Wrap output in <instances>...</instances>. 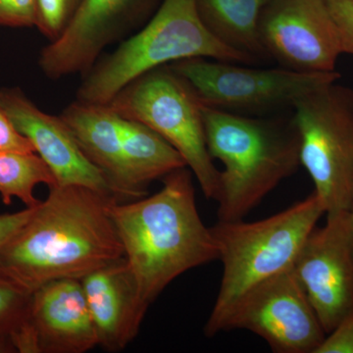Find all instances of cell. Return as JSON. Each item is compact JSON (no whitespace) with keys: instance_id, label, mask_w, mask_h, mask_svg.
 <instances>
[{"instance_id":"cell-1","label":"cell","mask_w":353,"mask_h":353,"mask_svg":"<svg viewBox=\"0 0 353 353\" xmlns=\"http://www.w3.org/2000/svg\"><path fill=\"white\" fill-rule=\"evenodd\" d=\"M111 194L81 187L50 188L46 201L0 250V272L34 292L57 279H83L124 257Z\"/></svg>"},{"instance_id":"cell-2","label":"cell","mask_w":353,"mask_h":353,"mask_svg":"<svg viewBox=\"0 0 353 353\" xmlns=\"http://www.w3.org/2000/svg\"><path fill=\"white\" fill-rule=\"evenodd\" d=\"M157 194L111 204L110 215L139 296L148 305L185 272L219 259L197 210L188 167L162 179Z\"/></svg>"},{"instance_id":"cell-3","label":"cell","mask_w":353,"mask_h":353,"mask_svg":"<svg viewBox=\"0 0 353 353\" xmlns=\"http://www.w3.org/2000/svg\"><path fill=\"white\" fill-rule=\"evenodd\" d=\"M206 145L220 171L218 221L243 220L301 166L294 120L252 117L202 105Z\"/></svg>"},{"instance_id":"cell-4","label":"cell","mask_w":353,"mask_h":353,"mask_svg":"<svg viewBox=\"0 0 353 353\" xmlns=\"http://www.w3.org/2000/svg\"><path fill=\"white\" fill-rule=\"evenodd\" d=\"M203 57L252 64L254 60L228 48L206 29L194 0H163L145 26L101 57L83 76L77 99L109 103L123 88L153 69Z\"/></svg>"},{"instance_id":"cell-5","label":"cell","mask_w":353,"mask_h":353,"mask_svg":"<svg viewBox=\"0 0 353 353\" xmlns=\"http://www.w3.org/2000/svg\"><path fill=\"white\" fill-rule=\"evenodd\" d=\"M326 213L315 192L282 212L256 221H218L211 227L217 243L223 276L219 292L204 326L209 338L231 306L246 290L294 263L304 241Z\"/></svg>"},{"instance_id":"cell-6","label":"cell","mask_w":353,"mask_h":353,"mask_svg":"<svg viewBox=\"0 0 353 353\" xmlns=\"http://www.w3.org/2000/svg\"><path fill=\"white\" fill-rule=\"evenodd\" d=\"M108 104L121 117L145 125L170 143L204 196L217 201L220 171L206 145L202 103L183 77L169 65L158 67L130 83Z\"/></svg>"},{"instance_id":"cell-7","label":"cell","mask_w":353,"mask_h":353,"mask_svg":"<svg viewBox=\"0 0 353 353\" xmlns=\"http://www.w3.org/2000/svg\"><path fill=\"white\" fill-rule=\"evenodd\" d=\"M327 81L292 104L301 164L326 214L350 211L353 180V90Z\"/></svg>"},{"instance_id":"cell-8","label":"cell","mask_w":353,"mask_h":353,"mask_svg":"<svg viewBox=\"0 0 353 353\" xmlns=\"http://www.w3.org/2000/svg\"><path fill=\"white\" fill-rule=\"evenodd\" d=\"M245 65L194 57L169 66L190 83L202 105L243 115L292 108L305 92L341 77L336 71L297 72Z\"/></svg>"},{"instance_id":"cell-9","label":"cell","mask_w":353,"mask_h":353,"mask_svg":"<svg viewBox=\"0 0 353 353\" xmlns=\"http://www.w3.org/2000/svg\"><path fill=\"white\" fill-rule=\"evenodd\" d=\"M236 329L261 336L276 353H315L327 336L297 280L294 265L236 299L220 332Z\"/></svg>"},{"instance_id":"cell-10","label":"cell","mask_w":353,"mask_h":353,"mask_svg":"<svg viewBox=\"0 0 353 353\" xmlns=\"http://www.w3.org/2000/svg\"><path fill=\"white\" fill-rule=\"evenodd\" d=\"M163 0H82L62 34L41 51L39 68L51 80L83 74L108 46L129 38Z\"/></svg>"},{"instance_id":"cell-11","label":"cell","mask_w":353,"mask_h":353,"mask_svg":"<svg viewBox=\"0 0 353 353\" xmlns=\"http://www.w3.org/2000/svg\"><path fill=\"white\" fill-rule=\"evenodd\" d=\"M268 58L297 72H333L343 53L326 0H269L259 23Z\"/></svg>"},{"instance_id":"cell-12","label":"cell","mask_w":353,"mask_h":353,"mask_svg":"<svg viewBox=\"0 0 353 353\" xmlns=\"http://www.w3.org/2000/svg\"><path fill=\"white\" fill-rule=\"evenodd\" d=\"M325 333L353 310V229L350 211L327 214L308 234L294 263Z\"/></svg>"},{"instance_id":"cell-13","label":"cell","mask_w":353,"mask_h":353,"mask_svg":"<svg viewBox=\"0 0 353 353\" xmlns=\"http://www.w3.org/2000/svg\"><path fill=\"white\" fill-rule=\"evenodd\" d=\"M99 345L79 279H57L32 292L17 353H85Z\"/></svg>"},{"instance_id":"cell-14","label":"cell","mask_w":353,"mask_h":353,"mask_svg":"<svg viewBox=\"0 0 353 353\" xmlns=\"http://www.w3.org/2000/svg\"><path fill=\"white\" fill-rule=\"evenodd\" d=\"M0 106L48 165L57 185H81L115 196L105 176L83 153L60 115L44 112L15 87L0 88Z\"/></svg>"},{"instance_id":"cell-15","label":"cell","mask_w":353,"mask_h":353,"mask_svg":"<svg viewBox=\"0 0 353 353\" xmlns=\"http://www.w3.org/2000/svg\"><path fill=\"white\" fill-rule=\"evenodd\" d=\"M99 345L125 350L138 336L148 307L124 257L81 279Z\"/></svg>"},{"instance_id":"cell-16","label":"cell","mask_w":353,"mask_h":353,"mask_svg":"<svg viewBox=\"0 0 353 353\" xmlns=\"http://www.w3.org/2000/svg\"><path fill=\"white\" fill-rule=\"evenodd\" d=\"M60 117L73 132L90 161L105 176L118 201L141 199L125 166L119 114L108 103L76 99L63 109Z\"/></svg>"},{"instance_id":"cell-17","label":"cell","mask_w":353,"mask_h":353,"mask_svg":"<svg viewBox=\"0 0 353 353\" xmlns=\"http://www.w3.org/2000/svg\"><path fill=\"white\" fill-rule=\"evenodd\" d=\"M269 0H194L201 22L218 41L255 62L269 59L259 34Z\"/></svg>"},{"instance_id":"cell-18","label":"cell","mask_w":353,"mask_h":353,"mask_svg":"<svg viewBox=\"0 0 353 353\" xmlns=\"http://www.w3.org/2000/svg\"><path fill=\"white\" fill-rule=\"evenodd\" d=\"M121 141L125 166L141 197L148 196V187L153 181L162 180L172 172L187 167L170 143L137 121L122 118Z\"/></svg>"},{"instance_id":"cell-19","label":"cell","mask_w":353,"mask_h":353,"mask_svg":"<svg viewBox=\"0 0 353 353\" xmlns=\"http://www.w3.org/2000/svg\"><path fill=\"white\" fill-rule=\"evenodd\" d=\"M57 185L54 174L37 152L0 153V196L6 205L14 197L26 208H37L41 201L34 196L37 185Z\"/></svg>"},{"instance_id":"cell-20","label":"cell","mask_w":353,"mask_h":353,"mask_svg":"<svg viewBox=\"0 0 353 353\" xmlns=\"http://www.w3.org/2000/svg\"><path fill=\"white\" fill-rule=\"evenodd\" d=\"M31 296V292L0 272V333L8 334L13 343L27 323Z\"/></svg>"},{"instance_id":"cell-21","label":"cell","mask_w":353,"mask_h":353,"mask_svg":"<svg viewBox=\"0 0 353 353\" xmlns=\"http://www.w3.org/2000/svg\"><path fill=\"white\" fill-rule=\"evenodd\" d=\"M82 0H37V24L50 41L57 39L69 24Z\"/></svg>"},{"instance_id":"cell-22","label":"cell","mask_w":353,"mask_h":353,"mask_svg":"<svg viewBox=\"0 0 353 353\" xmlns=\"http://www.w3.org/2000/svg\"><path fill=\"white\" fill-rule=\"evenodd\" d=\"M37 24V0H0V27L32 28Z\"/></svg>"},{"instance_id":"cell-23","label":"cell","mask_w":353,"mask_h":353,"mask_svg":"<svg viewBox=\"0 0 353 353\" xmlns=\"http://www.w3.org/2000/svg\"><path fill=\"white\" fill-rule=\"evenodd\" d=\"M339 36L343 53L353 55V0H326Z\"/></svg>"},{"instance_id":"cell-24","label":"cell","mask_w":353,"mask_h":353,"mask_svg":"<svg viewBox=\"0 0 353 353\" xmlns=\"http://www.w3.org/2000/svg\"><path fill=\"white\" fill-rule=\"evenodd\" d=\"M315 353H353V310L327 334Z\"/></svg>"},{"instance_id":"cell-25","label":"cell","mask_w":353,"mask_h":353,"mask_svg":"<svg viewBox=\"0 0 353 353\" xmlns=\"http://www.w3.org/2000/svg\"><path fill=\"white\" fill-rule=\"evenodd\" d=\"M36 152L29 139L16 128L0 106V153Z\"/></svg>"},{"instance_id":"cell-26","label":"cell","mask_w":353,"mask_h":353,"mask_svg":"<svg viewBox=\"0 0 353 353\" xmlns=\"http://www.w3.org/2000/svg\"><path fill=\"white\" fill-rule=\"evenodd\" d=\"M36 208H26L13 213L0 214V250L24 226Z\"/></svg>"},{"instance_id":"cell-27","label":"cell","mask_w":353,"mask_h":353,"mask_svg":"<svg viewBox=\"0 0 353 353\" xmlns=\"http://www.w3.org/2000/svg\"><path fill=\"white\" fill-rule=\"evenodd\" d=\"M0 353H17L12 339L8 334L0 333Z\"/></svg>"},{"instance_id":"cell-28","label":"cell","mask_w":353,"mask_h":353,"mask_svg":"<svg viewBox=\"0 0 353 353\" xmlns=\"http://www.w3.org/2000/svg\"><path fill=\"white\" fill-rule=\"evenodd\" d=\"M350 218H352V229H353V180H352V205H350Z\"/></svg>"}]
</instances>
